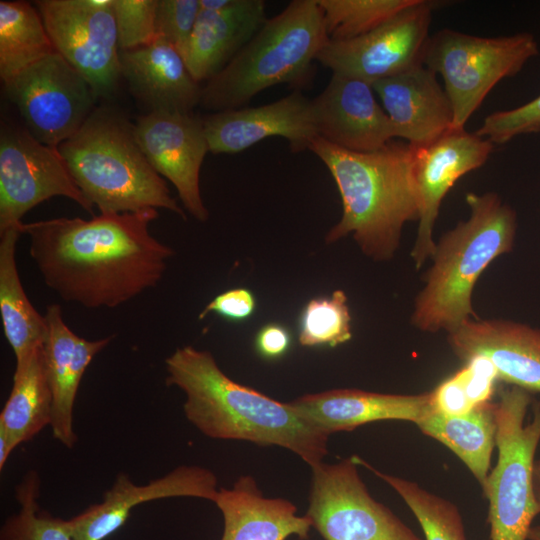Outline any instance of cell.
I'll return each instance as SVG.
<instances>
[{
    "mask_svg": "<svg viewBox=\"0 0 540 540\" xmlns=\"http://www.w3.org/2000/svg\"><path fill=\"white\" fill-rule=\"evenodd\" d=\"M158 211L21 223L46 286L65 302L115 308L157 286L174 254L150 232Z\"/></svg>",
    "mask_w": 540,
    "mask_h": 540,
    "instance_id": "6da1fadb",
    "label": "cell"
},
{
    "mask_svg": "<svg viewBox=\"0 0 540 540\" xmlns=\"http://www.w3.org/2000/svg\"><path fill=\"white\" fill-rule=\"evenodd\" d=\"M165 365L166 384L185 393V415L206 436L278 445L311 468L326 456L329 434L290 402H279L230 379L210 352L184 346L167 357Z\"/></svg>",
    "mask_w": 540,
    "mask_h": 540,
    "instance_id": "7a4b0ae2",
    "label": "cell"
},
{
    "mask_svg": "<svg viewBox=\"0 0 540 540\" xmlns=\"http://www.w3.org/2000/svg\"><path fill=\"white\" fill-rule=\"evenodd\" d=\"M308 150L328 168L342 201L341 219L325 241L333 243L351 233L365 255L390 260L403 226L419 220L410 145L393 140L378 151L359 153L317 137Z\"/></svg>",
    "mask_w": 540,
    "mask_h": 540,
    "instance_id": "3957f363",
    "label": "cell"
},
{
    "mask_svg": "<svg viewBox=\"0 0 540 540\" xmlns=\"http://www.w3.org/2000/svg\"><path fill=\"white\" fill-rule=\"evenodd\" d=\"M469 217L436 244L433 264L424 276L411 322L421 331L453 332L473 316L476 281L498 256L513 248L515 211L493 192L466 195Z\"/></svg>",
    "mask_w": 540,
    "mask_h": 540,
    "instance_id": "277c9868",
    "label": "cell"
},
{
    "mask_svg": "<svg viewBox=\"0 0 540 540\" xmlns=\"http://www.w3.org/2000/svg\"><path fill=\"white\" fill-rule=\"evenodd\" d=\"M58 150L79 189L100 213L161 208L185 218L140 148L134 125L116 110L96 107Z\"/></svg>",
    "mask_w": 540,
    "mask_h": 540,
    "instance_id": "5b68a950",
    "label": "cell"
},
{
    "mask_svg": "<svg viewBox=\"0 0 540 540\" xmlns=\"http://www.w3.org/2000/svg\"><path fill=\"white\" fill-rule=\"evenodd\" d=\"M328 41L317 0L291 1L207 81L199 105L213 113L238 109L269 87L302 85Z\"/></svg>",
    "mask_w": 540,
    "mask_h": 540,
    "instance_id": "8992f818",
    "label": "cell"
},
{
    "mask_svg": "<svg viewBox=\"0 0 540 540\" xmlns=\"http://www.w3.org/2000/svg\"><path fill=\"white\" fill-rule=\"evenodd\" d=\"M497 464L483 493L488 500L490 540H527L538 515L534 491L535 454L540 443V404L511 386L495 403Z\"/></svg>",
    "mask_w": 540,
    "mask_h": 540,
    "instance_id": "52a82bcc",
    "label": "cell"
},
{
    "mask_svg": "<svg viewBox=\"0 0 540 540\" xmlns=\"http://www.w3.org/2000/svg\"><path fill=\"white\" fill-rule=\"evenodd\" d=\"M538 53L531 33L481 37L444 28L429 36L422 64L441 75L453 128L461 129L498 82L518 74Z\"/></svg>",
    "mask_w": 540,
    "mask_h": 540,
    "instance_id": "ba28073f",
    "label": "cell"
},
{
    "mask_svg": "<svg viewBox=\"0 0 540 540\" xmlns=\"http://www.w3.org/2000/svg\"><path fill=\"white\" fill-rule=\"evenodd\" d=\"M353 457L312 467L306 516L325 540H421L368 492Z\"/></svg>",
    "mask_w": 540,
    "mask_h": 540,
    "instance_id": "9c48e42d",
    "label": "cell"
},
{
    "mask_svg": "<svg viewBox=\"0 0 540 540\" xmlns=\"http://www.w3.org/2000/svg\"><path fill=\"white\" fill-rule=\"evenodd\" d=\"M34 3L56 52L88 81L95 96L114 93L122 75L112 0Z\"/></svg>",
    "mask_w": 540,
    "mask_h": 540,
    "instance_id": "30bf717a",
    "label": "cell"
},
{
    "mask_svg": "<svg viewBox=\"0 0 540 540\" xmlns=\"http://www.w3.org/2000/svg\"><path fill=\"white\" fill-rule=\"evenodd\" d=\"M26 130L56 147L85 123L97 98L88 81L58 52L32 64L4 84Z\"/></svg>",
    "mask_w": 540,
    "mask_h": 540,
    "instance_id": "8fae6325",
    "label": "cell"
},
{
    "mask_svg": "<svg viewBox=\"0 0 540 540\" xmlns=\"http://www.w3.org/2000/svg\"><path fill=\"white\" fill-rule=\"evenodd\" d=\"M63 196L93 214L58 148L26 129L2 127L0 133V233L18 228L22 217L52 197ZM94 215V214H93Z\"/></svg>",
    "mask_w": 540,
    "mask_h": 540,
    "instance_id": "7c38bea8",
    "label": "cell"
},
{
    "mask_svg": "<svg viewBox=\"0 0 540 540\" xmlns=\"http://www.w3.org/2000/svg\"><path fill=\"white\" fill-rule=\"evenodd\" d=\"M435 4L416 0L395 17L359 37L328 41L317 59L338 74L374 83L422 64Z\"/></svg>",
    "mask_w": 540,
    "mask_h": 540,
    "instance_id": "4fadbf2b",
    "label": "cell"
},
{
    "mask_svg": "<svg viewBox=\"0 0 540 540\" xmlns=\"http://www.w3.org/2000/svg\"><path fill=\"white\" fill-rule=\"evenodd\" d=\"M410 147L419 208L411 257L419 269L435 253L433 230L442 200L459 178L484 165L494 144L476 132L451 128L429 143Z\"/></svg>",
    "mask_w": 540,
    "mask_h": 540,
    "instance_id": "5bb4252c",
    "label": "cell"
},
{
    "mask_svg": "<svg viewBox=\"0 0 540 540\" xmlns=\"http://www.w3.org/2000/svg\"><path fill=\"white\" fill-rule=\"evenodd\" d=\"M133 125L152 167L174 185L188 213L205 222L209 212L201 198L199 175L209 146L202 117L192 112L151 111Z\"/></svg>",
    "mask_w": 540,
    "mask_h": 540,
    "instance_id": "9a60e30c",
    "label": "cell"
},
{
    "mask_svg": "<svg viewBox=\"0 0 540 540\" xmlns=\"http://www.w3.org/2000/svg\"><path fill=\"white\" fill-rule=\"evenodd\" d=\"M312 104L318 137L337 147L368 153L397 138L396 129L369 82L332 74Z\"/></svg>",
    "mask_w": 540,
    "mask_h": 540,
    "instance_id": "2e32d148",
    "label": "cell"
},
{
    "mask_svg": "<svg viewBox=\"0 0 540 540\" xmlns=\"http://www.w3.org/2000/svg\"><path fill=\"white\" fill-rule=\"evenodd\" d=\"M202 120L213 154L238 153L272 136L287 139L292 152H301L318 137L312 99L300 91L258 107L214 112Z\"/></svg>",
    "mask_w": 540,
    "mask_h": 540,
    "instance_id": "e0dca14e",
    "label": "cell"
},
{
    "mask_svg": "<svg viewBox=\"0 0 540 540\" xmlns=\"http://www.w3.org/2000/svg\"><path fill=\"white\" fill-rule=\"evenodd\" d=\"M217 494L216 476L199 466H180L146 485H136L120 473L102 503L65 520V525L72 540H103L122 527L131 510L141 503L169 497H197L214 502Z\"/></svg>",
    "mask_w": 540,
    "mask_h": 540,
    "instance_id": "ac0fdd59",
    "label": "cell"
},
{
    "mask_svg": "<svg viewBox=\"0 0 540 540\" xmlns=\"http://www.w3.org/2000/svg\"><path fill=\"white\" fill-rule=\"evenodd\" d=\"M453 353L466 362L488 359L498 380L540 393V329L502 319L469 320L447 335Z\"/></svg>",
    "mask_w": 540,
    "mask_h": 540,
    "instance_id": "d6986e66",
    "label": "cell"
},
{
    "mask_svg": "<svg viewBox=\"0 0 540 540\" xmlns=\"http://www.w3.org/2000/svg\"><path fill=\"white\" fill-rule=\"evenodd\" d=\"M200 11L183 54L192 77L218 74L265 23L263 0H199Z\"/></svg>",
    "mask_w": 540,
    "mask_h": 540,
    "instance_id": "ffe728a7",
    "label": "cell"
},
{
    "mask_svg": "<svg viewBox=\"0 0 540 540\" xmlns=\"http://www.w3.org/2000/svg\"><path fill=\"white\" fill-rule=\"evenodd\" d=\"M397 138L412 146L431 142L453 128L451 102L437 74L423 64L372 83Z\"/></svg>",
    "mask_w": 540,
    "mask_h": 540,
    "instance_id": "44dd1931",
    "label": "cell"
},
{
    "mask_svg": "<svg viewBox=\"0 0 540 540\" xmlns=\"http://www.w3.org/2000/svg\"><path fill=\"white\" fill-rule=\"evenodd\" d=\"M45 319L47 334L43 355L52 394L50 427L53 437L67 448L77 442L73 429V408L81 379L93 360L115 337L87 340L74 333L65 323L62 309L49 305Z\"/></svg>",
    "mask_w": 540,
    "mask_h": 540,
    "instance_id": "7402d4cb",
    "label": "cell"
},
{
    "mask_svg": "<svg viewBox=\"0 0 540 540\" xmlns=\"http://www.w3.org/2000/svg\"><path fill=\"white\" fill-rule=\"evenodd\" d=\"M290 404L329 435L352 431L379 420H404L416 424L433 411L431 392L405 395L333 389L301 396Z\"/></svg>",
    "mask_w": 540,
    "mask_h": 540,
    "instance_id": "603a6c76",
    "label": "cell"
},
{
    "mask_svg": "<svg viewBox=\"0 0 540 540\" xmlns=\"http://www.w3.org/2000/svg\"><path fill=\"white\" fill-rule=\"evenodd\" d=\"M121 75L131 93L151 111L191 113L200 104L202 88L182 55L167 41L120 51Z\"/></svg>",
    "mask_w": 540,
    "mask_h": 540,
    "instance_id": "cb8c5ba5",
    "label": "cell"
},
{
    "mask_svg": "<svg viewBox=\"0 0 540 540\" xmlns=\"http://www.w3.org/2000/svg\"><path fill=\"white\" fill-rule=\"evenodd\" d=\"M214 502L224 518L221 540L307 539L313 527L290 501L265 498L250 476L240 477L231 489L220 488Z\"/></svg>",
    "mask_w": 540,
    "mask_h": 540,
    "instance_id": "d4e9b609",
    "label": "cell"
},
{
    "mask_svg": "<svg viewBox=\"0 0 540 540\" xmlns=\"http://www.w3.org/2000/svg\"><path fill=\"white\" fill-rule=\"evenodd\" d=\"M20 235L19 228L0 233V313L16 364L43 346L47 334L45 316L28 299L19 277L16 244Z\"/></svg>",
    "mask_w": 540,
    "mask_h": 540,
    "instance_id": "484cf974",
    "label": "cell"
},
{
    "mask_svg": "<svg viewBox=\"0 0 540 540\" xmlns=\"http://www.w3.org/2000/svg\"><path fill=\"white\" fill-rule=\"evenodd\" d=\"M419 430L448 447L484 486L496 447L495 403L488 402L468 413L446 415L431 411L416 423Z\"/></svg>",
    "mask_w": 540,
    "mask_h": 540,
    "instance_id": "4316f807",
    "label": "cell"
},
{
    "mask_svg": "<svg viewBox=\"0 0 540 540\" xmlns=\"http://www.w3.org/2000/svg\"><path fill=\"white\" fill-rule=\"evenodd\" d=\"M51 413L52 394L41 346L16 364L12 389L0 414V428L19 445L50 426Z\"/></svg>",
    "mask_w": 540,
    "mask_h": 540,
    "instance_id": "83f0119b",
    "label": "cell"
},
{
    "mask_svg": "<svg viewBox=\"0 0 540 540\" xmlns=\"http://www.w3.org/2000/svg\"><path fill=\"white\" fill-rule=\"evenodd\" d=\"M56 52L37 8L25 1H0V77L3 84Z\"/></svg>",
    "mask_w": 540,
    "mask_h": 540,
    "instance_id": "f1b7e54d",
    "label": "cell"
},
{
    "mask_svg": "<svg viewBox=\"0 0 540 540\" xmlns=\"http://www.w3.org/2000/svg\"><path fill=\"white\" fill-rule=\"evenodd\" d=\"M352 457L356 464L371 470L397 492L419 522L425 540H466L462 517L451 501L416 482L380 472L358 456Z\"/></svg>",
    "mask_w": 540,
    "mask_h": 540,
    "instance_id": "f546056e",
    "label": "cell"
},
{
    "mask_svg": "<svg viewBox=\"0 0 540 540\" xmlns=\"http://www.w3.org/2000/svg\"><path fill=\"white\" fill-rule=\"evenodd\" d=\"M497 381L493 364L484 357H473L459 371L430 391L432 408L446 415L468 413L491 402Z\"/></svg>",
    "mask_w": 540,
    "mask_h": 540,
    "instance_id": "4dcf8cb0",
    "label": "cell"
},
{
    "mask_svg": "<svg viewBox=\"0 0 540 540\" xmlns=\"http://www.w3.org/2000/svg\"><path fill=\"white\" fill-rule=\"evenodd\" d=\"M416 0H317L330 41L350 40L386 23Z\"/></svg>",
    "mask_w": 540,
    "mask_h": 540,
    "instance_id": "1f68e13d",
    "label": "cell"
},
{
    "mask_svg": "<svg viewBox=\"0 0 540 540\" xmlns=\"http://www.w3.org/2000/svg\"><path fill=\"white\" fill-rule=\"evenodd\" d=\"M39 495L40 479L38 473L31 470L16 488L20 509L5 521L0 540H72L65 520L39 507Z\"/></svg>",
    "mask_w": 540,
    "mask_h": 540,
    "instance_id": "d6a6232c",
    "label": "cell"
},
{
    "mask_svg": "<svg viewBox=\"0 0 540 540\" xmlns=\"http://www.w3.org/2000/svg\"><path fill=\"white\" fill-rule=\"evenodd\" d=\"M351 338V315L343 290L334 291L330 297L313 298L305 305L299 320L302 346L335 347Z\"/></svg>",
    "mask_w": 540,
    "mask_h": 540,
    "instance_id": "836d02e7",
    "label": "cell"
},
{
    "mask_svg": "<svg viewBox=\"0 0 540 540\" xmlns=\"http://www.w3.org/2000/svg\"><path fill=\"white\" fill-rule=\"evenodd\" d=\"M158 0H112L120 51L151 44L156 36Z\"/></svg>",
    "mask_w": 540,
    "mask_h": 540,
    "instance_id": "e575fe53",
    "label": "cell"
},
{
    "mask_svg": "<svg viewBox=\"0 0 540 540\" xmlns=\"http://www.w3.org/2000/svg\"><path fill=\"white\" fill-rule=\"evenodd\" d=\"M540 132V95L516 108L494 112L485 117L476 133L501 145L513 138Z\"/></svg>",
    "mask_w": 540,
    "mask_h": 540,
    "instance_id": "d590c367",
    "label": "cell"
},
{
    "mask_svg": "<svg viewBox=\"0 0 540 540\" xmlns=\"http://www.w3.org/2000/svg\"><path fill=\"white\" fill-rule=\"evenodd\" d=\"M200 11L199 0H158L156 36L182 55L187 48Z\"/></svg>",
    "mask_w": 540,
    "mask_h": 540,
    "instance_id": "8d00e7d4",
    "label": "cell"
},
{
    "mask_svg": "<svg viewBox=\"0 0 540 540\" xmlns=\"http://www.w3.org/2000/svg\"><path fill=\"white\" fill-rule=\"evenodd\" d=\"M255 309L254 294L247 288H234L213 298L201 311L199 319L216 313L229 321H244L254 314Z\"/></svg>",
    "mask_w": 540,
    "mask_h": 540,
    "instance_id": "74e56055",
    "label": "cell"
},
{
    "mask_svg": "<svg viewBox=\"0 0 540 540\" xmlns=\"http://www.w3.org/2000/svg\"><path fill=\"white\" fill-rule=\"evenodd\" d=\"M291 336L286 327L277 323L263 326L255 338L257 352L264 358L277 359L289 349Z\"/></svg>",
    "mask_w": 540,
    "mask_h": 540,
    "instance_id": "f35d334b",
    "label": "cell"
},
{
    "mask_svg": "<svg viewBox=\"0 0 540 540\" xmlns=\"http://www.w3.org/2000/svg\"><path fill=\"white\" fill-rule=\"evenodd\" d=\"M17 446L12 437L3 428H0V469L4 467L11 452Z\"/></svg>",
    "mask_w": 540,
    "mask_h": 540,
    "instance_id": "ab89813d",
    "label": "cell"
},
{
    "mask_svg": "<svg viewBox=\"0 0 540 540\" xmlns=\"http://www.w3.org/2000/svg\"><path fill=\"white\" fill-rule=\"evenodd\" d=\"M533 491L538 514L540 513V459L535 461L533 470Z\"/></svg>",
    "mask_w": 540,
    "mask_h": 540,
    "instance_id": "60d3db41",
    "label": "cell"
},
{
    "mask_svg": "<svg viewBox=\"0 0 540 540\" xmlns=\"http://www.w3.org/2000/svg\"><path fill=\"white\" fill-rule=\"evenodd\" d=\"M527 540H540V525L531 526Z\"/></svg>",
    "mask_w": 540,
    "mask_h": 540,
    "instance_id": "b9f144b4",
    "label": "cell"
}]
</instances>
